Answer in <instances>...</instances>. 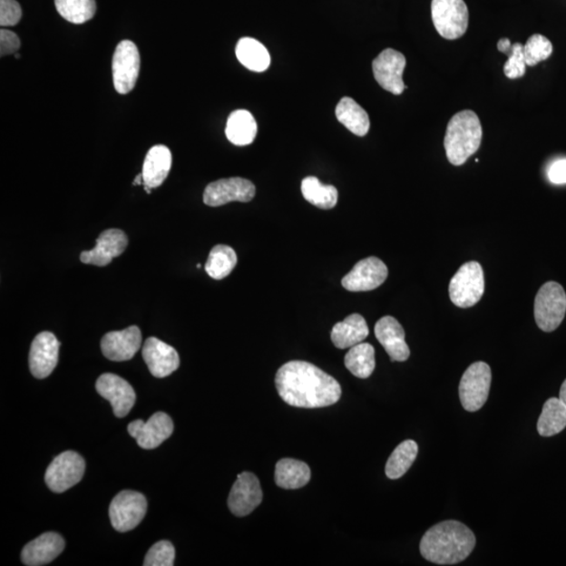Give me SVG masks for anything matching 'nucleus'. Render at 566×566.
<instances>
[{
  "mask_svg": "<svg viewBox=\"0 0 566 566\" xmlns=\"http://www.w3.org/2000/svg\"><path fill=\"white\" fill-rule=\"evenodd\" d=\"M275 384L281 399L298 408L334 405L342 395L335 377L305 361H291L282 366L276 374Z\"/></svg>",
  "mask_w": 566,
  "mask_h": 566,
  "instance_id": "f257e3e1",
  "label": "nucleus"
},
{
  "mask_svg": "<svg viewBox=\"0 0 566 566\" xmlns=\"http://www.w3.org/2000/svg\"><path fill=\"white\" fill-rule=\"evenodd\" d=\"M476 539L467 525L455 521L444 522L429 529L422 538L420 551L429 562L453 565L467 559Z\"/></svg>",
  "mask_w": 566,
  "mask_h": 566,
  "instance_id": "f03ea898",
  "label": "nucleus"
},
{
  "mask_svg": "<svg viewBox=\"0 0 566 566\" xmlns=\"http://www.w3.org/2000/svg\"><path fill=\"white\" fill-rule=\"evenodd\" d=\"M483 127L480 118L472 111H463L449 121L444 146L448 161L462 166L480 150Z\"/></svg>",
  "mask_w": 566,
  "mask_h": 566,
  "instance_id": "7ed1b4c3",
  "label": "nucleus"
},
{
  "mask_svg": "<svg viewBox=\"0 0 566 566\" xmlns=\"http://www.w3.org/2000/svg\"><path fill=\"white\" fill-rule=\"evenodd\" d=\"M566 313V294L561 285L549 281L539 289L534 306L535 321L545 333L554 332Z\"/></svg>",
  "mask_w": 566,
  "mask_h": 566,
  "instance_id": "20e7f679",
  "label": "nucleus"
},
{
  "mask_svg": "<svg viewBox=\"0 0 566 566\" xmlns=\"http://www.w3.org/2000/svg\"><path fill=\"white\" fill-rule=\"evenodd\" d=\"M484 293V276L480 262L463 265L451 279L449 296L454 305L467 308L480 302Z\"/></svg>",
  "mask_w": 566,
  "mask_h": 566,
  "instance_id": "39448f33",
  "label": "nucleus"
},
{
  "mask_svg": "<svg viewBox=\"0 0 566 566\" xmlns=\"http://www.w3.org/2000/svg\"><path fill=\"white\" fill-rule=\"evenodd\" d=\"M431 15L440 35L455 40L464 35L469 25V10L464 0H433Z\"/></svg>",
  "mask_w": 566,
  "mask_h": 566,
  "instance_id": "423d86ee",
  "label": "nucleus"
},
{
  "mask_svg": "<svg viewBox=\"0 0 566 566\" xmlns=\"http://www.w3.org/2000/svg\"><path fill=\"white\" fill-rule=\"evenodd\" d=\"M492 381L491 368L487 363L471 364L463 375L460 388L462 405L470 413L480 410L486 404Z\"/></svg>",
  "mask_w": 566,
  "mask_h": 566,
  "instance_id": "0eeeda50",
  "label": "nucleus"
},
{
  "mask_svg": "<svg viewBox=\"0 0 566 566\" xmlns=\"http://www.w3.org/2000/svg\"><path fill=\"white\" fill-rule=\"evenodd\" d=\"M147 512V501L136 491L125 490L113 498L110 507L111 522L118 532L132 531L143 521Z\"/></svg>",
  "mask_w": 566,
  "mask_h": 566,
  "instance_id": "6e6552de",
  "label": "nucleus"
},
{
  "mask_svg": "<svg viewBox=\"0 0 566 566\" xmlns=\"http://www.w3.org/2000/svg\"><path fill=\"white\" fill-rule=\"evenodd\" d=\"M84 472L83 457L73 451H65L46 469L45 483L55 493H63L83 480Z\"/></svg>",
  "mask_w": 566,
  "mask_h": 566,
  "instance_id": "1a4fd4ad",
  "label": "nucleus"
},
{
  "mask_svg": "<svg viewBox=\"0 0 566 566\" xmlns=\"http://www.w3.org/2000/svg\"><path fill=\"white\" fill-rule=\"evenodd\" d=\"M141 58L138 47L131 40L121 42L112 57L114 89L121 93H131L140 75Z\"/></svg>",
  "mask_w": 566,
  "mask_h": 566,
  "instance_id": "9d476101",
  "label": "nucleus"
},
{
  "mask_svg": "<svg viewBox=\"0 0 566 566\" xmlns=\"http://www.w3.org/2000/svg\"><path fill=\"white\" fill-rule=\"evenodd\" d=\"M256 193L252 181L242 178L222 179L209 184L204 192V203L210 207L224 206L231 201L248 203Z\"/></svg>",
  "mask_w": 566,
  "mask_h": 566,
  "instance_id": "9b49d317",
  "label": "nucleus"
},
{
  "mask_svg": "<svg viewBox=\"0 0 566 566\" xmlns=\"http://www.w3.org/2000/svg\"><path fill=\"white\" fill-rule=\"evenodd\" d=\"M406 58L402 53L393 49L384 50L373 63V72L376 83L382 89L399 96L406 89L403 81Z\"/></svg>",
  "mask_w": 566,
  "mask_h": 566,
  "instance_id": "f8f14e48",
  "label": "nucleus"
},
{
  "mask_svg": "<svg viewBox=\"0 0 566 566\" xmlns=\"http://www.w3.org/2000/svg\"><path fill=\"white\" fill-rule=\"evenodd\" d=\"M128 433L141 448L156 449L173 434V422L165 413L154 414L147 422L136 420L128 424Z\"/></svg>",
  "mask_w": 566,
  "mask_h": 566,
  "instance_id": "ddd939ff",
  "label": "nucleus"
},
{
  "mask_svg": "<svg viewBox=\"0 0 566 566\" xmlns=\"http://www.w3.org/2000/svg\"><path fill=\"white\" fill-rule=\"evenodd\" d=\"M388 268L376 258L362 259L342 279V286L349 292L373 291L387 279Z\"/></svg>",
  "mask_w": 566,
  "mask_h": 566,
  "instance_id": "4468645a",
  "label": "nucleus"
},
{
  "mask_svg": "<svg viewBox=\"0 0 566 566\" xmlns=\"http://www.w3.org/2000/svg\"><path fill=\"white\" fill-rule=\"evenodd\" d=\"M262 490L258 477L251 472H242L229 495V509L235 516L251 514L262 502Z\"/></svg>",
  "mask_w": 566,
  "mask_h": 566,
  "instance_id": "2eb2a0df",
  "label": "nucleus"
},
{
  "mask_svg": "<svg viewBox=\"0 0 566 566\" xmlns=\"http://www.w3.org/2000/svg\"><path fill=\"white\" fill-rule=\"evenodd\" d=\"M96 389L101 396L111 402L113 414L117 417H124L130 414L136 403V393L131 384L117 375L100 376Z\"/></svg>",
  "mask_w": 566,
  "mask_h": 566,
  "instance_id": "dca6fc26",
  "label": "nucleus"
},
{
  "mask_svg": "<svg viewBox=\"0 0 566 566\" xmlns=\"http://www.w3.org/2000/svg\"><path fill=\"white\" fill-rule=\"evenodd\" d=\"M60 342L50 332L38 334L30 350L29 364L31 373L37 379H44L55 369L59 358Z\"/></svg>",
  "mask_w": 566,
  "mask_h": 566,
  "instance_id": "f3484780",
  "label": "nucleus"
},
{
  "mask_svg": "<svg viewBox=\"0 0 566 566\" xmlns=\"http://www.w3.org/2000/svg\"><path fill=\"white\" fill-rule=\"evenodd\" d=\"M127 245L128 238L122 230L110 229L101 233L93 250L81 253L80 260L86 265L105 267L122 255Z\"/></svg>",
  "mask_w": 566,
  "mask_h": 566,
  "instance_id": "a211bd4d",
  "label": "nucleus"
},
{
  "mask_svg": "<svg viewBox=\"0 0 566 566\" xmlns=\"http://www.w3.org/2000/svg\"><path fill=\"white\" fill-rule=\"evenodd\" d=\"M141 345L142 334L136 326L107 333L101 340V349L105 358L116 362L132 359L139 352Z\"/></svg>",
  "mask_w": 566,
  "mask_h": 566,
  "instance_id": "6ab92c4d",
  "label": "nucleus"
},
{
  "mask_svg": "<svg viewBox=\"0 0 566 566\" xmlns=\"http://www.w3.org/2000/svg\"><path fill=\"white\" fill-rule=\"evenodd\" d=\"M142 355L151 374L156 377L171 376L180 366L177 350L156 337H151L146 340Z\"/></svg>",
  "mask_w": 566,
  "mask_h": 566,
  "instance_id": "aec40b11",
  "label": "nucleus"
},
{
  "mask_svg": "<svg viewBox=\"0 0 566 566\" xmlns=\"http://www.w3.org/2000/svg\"><path fill=\"white\" fill-rule=\"evenodd\" d=\"M375 335L393 362H404L409 358L410 349L405 341V332L394 317L385 316L377 321Z\"/></svg>",
  "mask_w": 566,
  "mask_h": 566,
  "instance_id": "412c9836",
  "label": "nucleus"
},
{
  "mask_svg": "<svg viewBox=\"0 0 566 566\" xmlns=\"http://www.w3.org/2000/svg\"><path fill=\"white\" fill-rule=\"evenodd\" d=\"M63 550L64 541L62 535L49 532L25 545L22 552V561L28 566L49 564L55 561Z\"/></svg>",
  "mask_w": 566,
  "mask_h": 566,
  "instance_id": "4be33fe9",
  "label": "nucleus"
},
{
  "mask_svg": "<svg viewBox=\"0 0 566 566\" xmlns=\"http://www.w3.org/2000/svg\"><path fill=\"white\" fill-rule=\"evenodd\" d=\"M172 166V154L170 148L164 145H156L147 152L144 161L143 174L144 186L152 189L164 183Z\"/></svg>",
  "mask_w": 566,
  "mask_h": 566,
  "instance_id": "5701e85b",
  "label": "nucleus"
},
{
  "mask_svg": "<svg viewBox=\"0 0 566 566\" xmlns=\"http://www.w3.org/2000/svg\"><path fill=\"white\" fill-rule=\"evenodd\" d=\"M369 329L366 319L359 314L346 317L333 327L330 338L337 348L346 349L362 343L367 338Z\"/></svg>",
  "mask_w": 566,
  "mask_h": 566,
  "instance_id": "b1692460",
  "label": "nucleus"
},
{
  "mask_svg": "<svg viewBox=\"0 0 566 566\" xmlns=\"http://www.w3.org/2000/svg\"><path fill=\"white\" fill-rule=\"evenodd\" d=\"M311 481V469L306 463L283 458L275 468V483L278 487L287 490L300 489Z\"/></svg>",
  "mask_w": 566,
  "mask_h": 566,
  "instance_id": "393cba45",
  "label": "nucleus"
},
{
  "mask_svg": "<svg viewBox=\"0 0 566 566\" xmlns=\"http://www.w3.org/2000/svg\"><path fill=\"white\" fill-rule=\"evenodd\" d=\"M258 134V123L250 112L239 110L229 116L226 136L236 146L250 145Z\"/></svg>",
  "mask_w": 566,
  "mask_h": 566,
  "instance_id": "a878e982",
  "label": "nucleus"
},
{
  "mask_svg": "<svg viewBox=\"0 0 566 566\" xmlns=\"http://www.w3.org/2000/svg\"><path fill=\"white\" fill-rule=\"evenodd\" d=\"M336 117L350 132L358 137L366 136L370 127L368 113L349 97L341 99L336 107Z\"/></svg>",
  "mask_w": 566,
  "mask_h": 566,
  "instance_id": "bb28decb",
  "label": "nucleus"
},
{
  "mask_svg": "<svg viewBox=\"0 0 566 566\" xmlns=\"http://www.w3.org/2000/svg\"><path fill=\"white\" fill-rule=\"evenodd\" d=\"M235 53L239 62L253 72H265L271 63L266 46L254 38H241L236 45Z\"/></svg>",
  "mask_w": 566,
  "mask_h": 566,
  "instance_id": "cd10ccee",
  "label": "nucleus"
},
{
  "mask_svg": "<svg viewBox=\"0 0 566 566\" xmlns=\"http://www.w3.org/2000/svg\"><path fill=\"white\" fill-rule=\"evenodd\" d=\"M566 427V405L559 397L544 403L537 423L538 434L549 437L561 434Z\"/></svg>",
  "mask_w": 566,
  "mask_h": 566,
  "instance_id": "c85d7f7f",
  "label": "nucleus"
},
{
  "mask_svg": "<svg viewBox=\"0 0 566 566\" xmlns=\"http://www.w3.org/2000/svg\"><path fill=\"white\" fill-rule=\"evenodd\" d=\"M346 366L355 376L367 379L376 368L375 348L369 343L350 347L345 359Z\"/></svg>",
  "mask_w": 566,
  "mask_h": 566,
  "instance_id": "c756f323",
  "label": "nucleus"
},
{
  "mask_svg": "<svg viewBox=\"0 0 566 566\" xmlns=\"http://www.w3.org/2000/svg\"><path fill=\"white\" fill-rule=\"evenodd\" d=\"M301 192L308 203L320 209H333L338 201V190L332 185H323L316 177L302 181Z\"/></svg>",
  "mask_w": 566,
  "mask_h": 566,
  "instance_id": "7c9ffc66",
  "label": "nucleus"
},
{
  "mask_svg": "<svg viewBox=\"0 0 566 566\" xmlns=\"http://www.w3.org/2000/svg\"><path fill=\"white\" fill-rule=\"evenodd\" d=\"M236 264H238V255L233 249L226 245H218L209 254L205 268L211 278L221 280L231 274Z\"/></svg>",
  "mask_w": 566,
  "mask_h": 566,
  "instance_id": "2f4dec72",
  "label": "nucleus"
},
{
  "mask_svg": "<svg viewBox=\"0 0 566 566\" xmlns=\"http://www.w3.org/2000/svg\"><path fill=\"white\" fill-rule=\"evenodd\" d=\"M419 454V446L413 440L403 442L388 458L385 472L390 480L401 478L413 466Z\"/></svg>",
  "mask_w": 566,
  "mask_h": 566,
  "instance_id": "473e14b6",
  "label": "nucleus"
},
{
  "mask_svg": "<svg viewBox=\"0 0 566 566\" xmlns=\"http://www.w3.org/2000/svg\"><path fill=\"white\" fill-rule=\"evenodd\" d=\"M56 9L67 22L83 24L96 15L94 0H55Z\"/></svg>",
  "mask_w": 566,
  "mask_h": 566,
  "instance_id": "72a5a7b5",
  "label": "nucleus"
},
{
  "mask_svg": "<svg viewBox=\"0 0 566 566\" xmlns=\"http://www.w3.org/2000/svg\"><path fill=\"white\" fill-rule=\"evenodd\" d=\"M554 47H552L550 40L541 35V34H535L532 35L527 44L523 45V54L525 63L528 66H535L539 63L544 62L551 57Z\"/></svg>",
  "mask_w": 566,
  "mask_h": 566,
  "instance_id": "f704fd0d",
  "label": "nucleus"
},
{
  "mask_svg": "<svg viewBox=\"0 0 566 566\" xmlns=\"http://www.w3.org/2000/svg\"><path fill=\"white\" fill-rule=\"evenodd\" d=\"M175 550L171 542L161 541L153 544L145 557V566H172Z\"/></svg>",
  "mask_w": 566,
  "mask_h": 566,
  "instance_id": "c9c22d12",
  "label": "nucleus"
},
{
  "mask_svg": "<svg viewBox=\"0 0 566 566\" xmlns=\"http://www.w3.org/2000/svg\"><path fill=\"white\" fill-rule=\"evenodd\" d=\"M508 62L503 66L504 75L509 79H518L525 75V63L523 45L522 44H512L510 52L507 54Z\"/></svg>",
  "mask_w": 566,
  "mask_h": 566,
  "instance_id": "e433bc0d",
  "label": "nucleus"
},
{
  "mask_svg": "<svg viewBox=\"0 0 566 566\" xmlns=\"http://www.w3.org/2000/svg\"><path fill=\"white\" fill-rule=\"evenodd\" d=\"M23 17L22 6L16 0H0V25H16Z\"/></svg>",
  "mask_w": 566,
  "mask_h": 566,
  "instance_id": "4c0bfd02",
  "label": "nucleus"
},
{
  "mask_svg": "<svg viewBox=\"0 0 566 566\" xmlns=\"http://www.w3.org/2000/svg\"><path fill=\"white\" fill-rule=\"evenodd\" d=\"M20 39L15 32L0 30V56L4 57L16 54L20 49Z\"/></svg>",
  "mask_w": 566,
  "mask_h": 566,
  "instance_id": "58836bf2",
  "label": "nucleus"
},
{
  "mask_svg": "<svg viewBox=\"0 0 566 566\" xmlns=\"http://www.w3.org/2000/svg\"><path fill=\"white\" fill-rule=\"evenodd\" d=\"M549 179L557 185L566 184V160H559L550 167Z\"/></svg>",
  "mask_w": 566,
  "mask_h": 566,
  "instance_id": "ea45409f",
  "label": "nucleus"
},
{
  "mask_svg": "<svg viewBox=\"0 0 566 566\" xmlns=\"http://www.w3.org/2000/svg\"><path fill=\"white\" fill-rule=\"evenodd\" d=\"M511 47H512V44L509 38H503L497 44L498 51L505 54V55H507V54L510 52Z\"/></svg>",
  "mask_w": 566,
  "mask_h": 566,
  "instance_id": "a19ab883",
  "label": "nucleus"
},
{
  "mask_svg": "<svg viewBox=\"0 0 566 566\" xmlns=\"http://www.w3.org/2000/svg\"><path fill=\"white\" fill-rule=\"evenodd\" d=\"M559 399H561L566 405V380L562 383L561 394H559Z\"/></svg>",
  "mask_w": 566,
  "mask_h": 566,
  "instance_id": "79ce46f5",
  "label": "nucleus"
},
{
  "mask_svg": "<svg viewBox=\"0 0 566 566\" xmlns=\"http://www.w3.org/2000/svg\"><path fill=\"white\" fill-rule=\"evenodd\" d=\"M132 185L133 186L144 185L143 174L142 173L138 174L136 179H134Z\"/></svg>",
  "mask_w": 566,
  "mask_h": 566,
  "instance_id": "37998d69",
  "label": "nucleus"
},
{
  "mask_svg": "<svg viewBox=\"0 0 566 566\" xmlns=\"http://www.w3.org/2000/svg\"><path fill=\"white\" fill-rule=\"evenodd\" d=\"M144 187H145V191H146L148 194H151V190H152V188L148 187V186H144Z\"/></svg>",
  "mask_w": 566,
  "mask_h": 566,
  "instance_id": "c03bdc74",
  "label": "nucleus"
},
{
  "mask_svg": "<svg viewBox=\"0 0 566 566\" xmlns=\"http://www.w3.org/2000/svg\"><path fill=\"white\" fill-rule=\"evenodd\" d=\"M15 58H16V59H19V58H20L19 54H17V53L15 54Z\"/></svg>",
  "mask_w": 566,
  "mask_h": 566,
  "instance_id": "a18cd8bd",
  "label": "nucleus"
}]
</instances>
